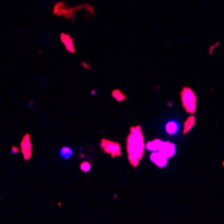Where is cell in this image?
<instances>
[{"label":"cell","instance_id":"cell-3","mask_svg":"<svg viewBox=\"0 0 224 224\" xmlns=\"http://www.w3.org/2000/svg\"><path fill=\"white\" fill-rule=\"evenodd\" d=\"M20 150L23 153V157L24 160L28 161L32 156V144H31V137L30 134H26L22 140V144H20Z\"/></svg>","mask_w":224,"mask_h":224},{"label":"cell","instance_id":"cell-9","mask_svg":"<svg viewBox=\"0 0 224 224\" xmlns=\"http://www.w3.org/2000/svg\"><path fill=\"white\" fill-rule=\"evenodd\" d=\"M163 140H160V138H157V140H152L149 141L148 144H145V148L149 152H157V150H160V148L161 145H163Z\"/></svg>","mask_w":224,"mask_h":224},{"label":"cell","instance_id":"cell-4","mask_svg":"<svg viewBox=\"0 0 224 224\" xmlns=\"http://www.w3.org/2000/svg\"><path fill=\"white\" fill-rule=\"evenodd\" d=\"M101 146L102 149L105 152H107L109 154H112L113 157H117L121 154V148L118 144H116V142L113 141H106V140H102L101 141Z\"/></svg>","mask_w":224,"mask_h":224},{"label":"cell","instance_id":"cell-2","mask_svg":"<svg viewBox=\"0 0 224 224\" xmlns=\"http://www.w3.org/2000/svg\"><path fill=\"white\" fill-rule=\"evenodd\" d=\"M180 97H181V102H183V106L185 110L189 114H195V112H196L197 98H196V94H195L193 90L189 87H184L181 90Z\"/></svg>","mask_w":224,"mask_h":224},{"label":"cell","instance_id":"cell-5","mask_svg":"<svg viewBox=\"0 0 224 224\" xmlns=\"http://www.w3.org/2000/svg\"><path fill=\"white\" fill-rule=\"evenodd\" d=\"M150 161L153 163L156 166H159V168H165L166 164H168V159L161 153L160 150L157 152H152L150 154Z\"/></svg>","mask_w":224,"mask_h":224},{"label":"cell","instance_id":"cell-6","mask_svg":"<svg viewBox=\"0 0 224 224\" xmlns=\"http://www.w3.org/2000/svg\"><path fill=\"white\" fill-rule=\"evenodd\" d=\"M160 152L169 160V159H172V157L176 154V145L173 144V142L164 141L163 145H161V148H160Z\"/></svg>","mask_w":224,"mask_h":224},{"label":"cell","instance_id":"cell-8","mask_svg":"<svg viewBox=\"0 0 224 224\" xmlns=\"http://www.w3.org/2000/svg\"><path fill=\"white\" fill-rule=\"evenodd\" d=\"M60 40H62V43L65 44L66 49H67L69 52H75V47H74L73 39L70 38V35H67V34H60Z\"/></svg>","mask_w":224,"mask_h":224},{"label":"cell","instance_id":"cell-10","mask_svg":"<svg viewBox=\"0 0 224 224\" xmlns=\"http://www.w3.org/2000/svg\"><path fill=\"white\" fill-rule=\"evenodd\" d=\"M195 121H196V120H195V116H193V114H190V116L188 117V120L185 121V123H184V129H183V133H184V134H187V133L193 128Z\"/></svg>","mask_w":224,"mask_h":224},{"label":"cell","instance_id":"cell-15","mask_svg":"<svg viewBox=\"0 0 224 224\" xmlns=\"http://www.w3.org/2000/svg\"><path fill=\"white\" fill-rule=\"evenodd\" d=\"M223 165H224V163H223Z\"/></svg>","mask_w":224,"mask_h":224},{"label":"cell","instance_id":"cell-14","mask_svg":"<svg viewBox=\"0 0 224 224\" xmlns=\"http://www.w3.org/2000/svg\"><path fill=\"white\" fill-rule=\"evenodd\" d=\"M11 152H12V153H13V154H16V153H19V149H18V148H16V146H12V149H11Z\"/></svg>","mask_w":224,"mask_h":224},{"label":"cell","instance_id":"cell-12","mask_svg":"<svg viewBox=\"0 0 224 224\" xmlns=\"http://www.w3.org/2000/svg\"><path fill=\"white\" fill-rule=\"evenodd\" d=\"M90 169H91V164L87 163V161L81 164V170H82V172H90Z\"/></svg>","mask_w":224,"mask_h":224},{"label":"cell","instance_id":"cell-11","mask_svg":"<svg viewBox=\"0 0 224 224\" xmlns=\"http://www.w3.org/2000/svg\"><path fill=\"white\" fill-rule=\"evenodd\" d=\"M73 154H74V152H73V149H71V148H69V146H63V148H62V149L59 150V156L62 157V159H65V160H69Z\"/></svg>","mask_w":224,"mask_h":224},{"label":"cell","instance_id":"cell-13","mask_svg":"<svg viewBox=\"0 0 224 224\" xmlns=\"http://www.w3.org/2000/svg\"><path fill=\"white\" fill-rule=\"evenodd\" d=\"M113 97L116 98V99H118V101H122V99H125V97H123V95H121L120 91H117V90H116V91H113Z\"/></svg>","mask_w":224,"mask_h":224},{"label":"cell","instance_id":"cell-1","mask_svg":"<svg viewBox=\"0 0 224 224\" xmlns=\"http://www.w3.org/2000/svg\"><path fill=\"white\" fill-rule=\"evenodd\" d=\"M128 157H129L130 163L133 166H137L140 160L144 156L145 142L144 136H142V130L140 126H134L130 129V134L128 137Z\"/></svg>","mask_w":224,"mask_h":224},{"label":"cell","instance_id":"cell-7","mask_svg":"<svg viewBox=\"0 0 224 224\" xmlns=\"http://www.w3.org/2000/svg\"><path fill=\"white\" fill-rule=\"evenodd\" d=\"M180 122L176 121V120H172V121H168L165 125V132L168 133L169 136H177L180 133Z\"/></svg>","mask_w":224,"mask_h":224}]
</instances>
